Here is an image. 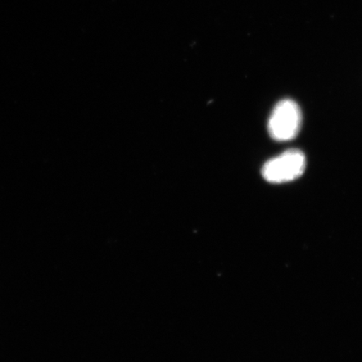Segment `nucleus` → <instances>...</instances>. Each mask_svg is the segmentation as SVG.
<instances>
[{
  "label": "nucleus",
  "instance_id": "nucleus-1",
  "mask_svg": "<svg viewBox=\"0 0 362 362\" xmlns=\"http://www.w3.org/2000/svg\"><path fill=\"white\" fill-rule=\"evenodd\" d=\"M302 125V112L300 106L285 99L274 108L269 119L268 129L272 138L277 141H288L300 133Z\"/></svg>",
  "mask_w": 362,
  "mask_h": 362
},
{
  "label": "nucleus",
  "instance_id": "nucleus-2",
  "mask_svg": "<svg viewBox=\"0 0 362 362\" xmlns=\"http://www.w3.org/2000/svg\"><path fill=\"white\" fill-rule=\"evenodd\" d=\"M305 168V153L298 149H289L267 162L262 175L268 182L281 184L300 177Z\"/></svg>",
  "mask_w": 362,
  "mask_h": 362
}]
</instances>
